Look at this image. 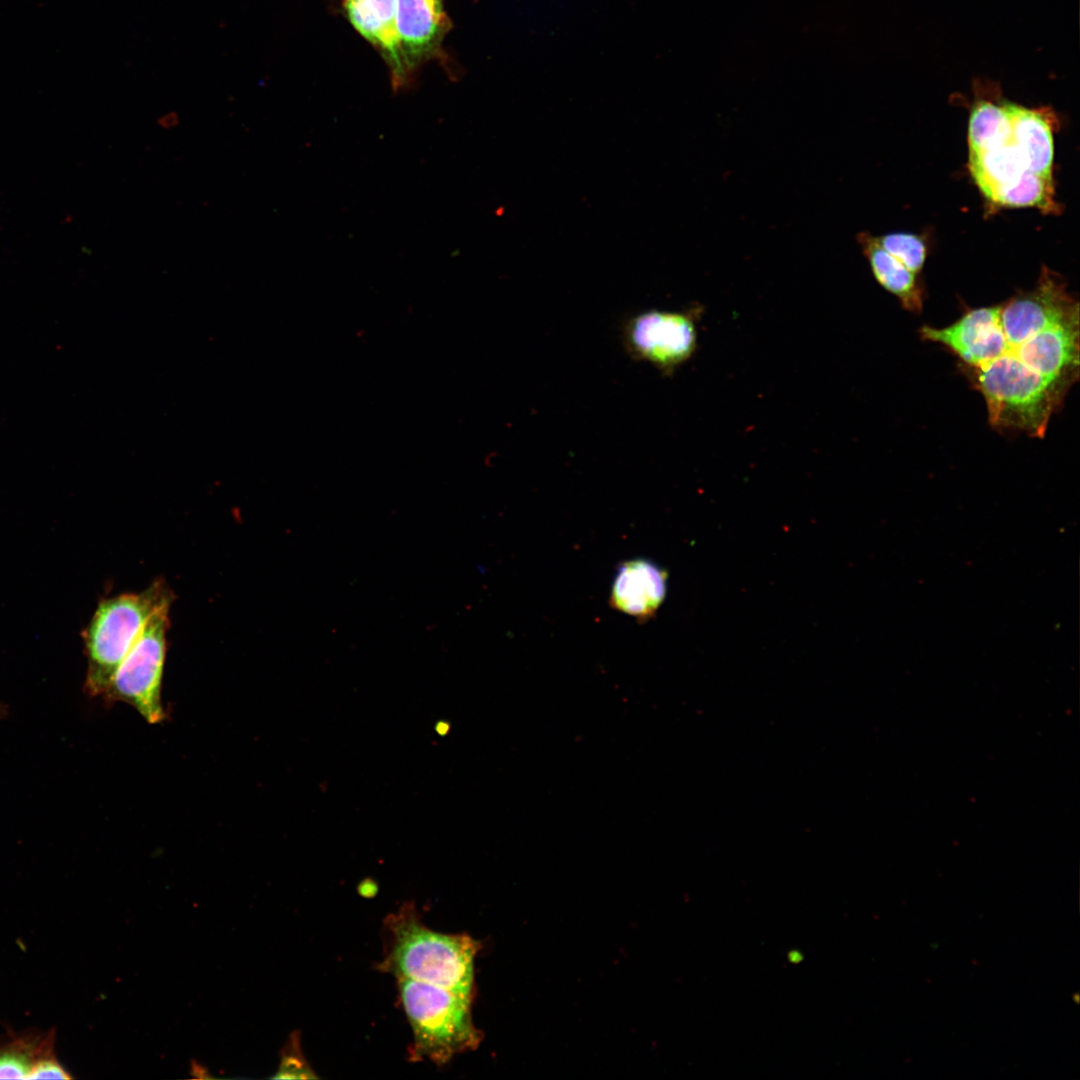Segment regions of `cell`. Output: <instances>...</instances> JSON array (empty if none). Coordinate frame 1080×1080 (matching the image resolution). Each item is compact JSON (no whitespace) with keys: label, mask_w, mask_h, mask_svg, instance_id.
Here are the masks:
<instances>
[{"label":"cell","mask_w":1080,"mask_h":1080,"mask_svg":"<svg viewBox=\"0 0 1080 1080\" xmlns=\"http://www.w3.org/2000/svg\"><path fill=\"white\" fill-rule=\"evenodd\" d=\"M1079 314L1064 281L1043 267L1032 290L919 334L957 359L993 429L1042 439L1079 380Z\"/></svg>","instance_id":"obj_1"},{"label":"cell","mask_w":1080,"mask_h":1080,"mask_svg":"<svg viewBox=\"0 0 1080 1080\" xmlns=\"http://www.w3.org/2000/svg\"><path fill=\"white\" fill-rule=\"evenodd\" d=\"M385 928L388 945L380 970L473 1000L478 941L466 934H444L428 928L410 904L389 915Z\"/></svg>","instance_id":"obj_2"},{"label":"cell","mask_w":1080,"mask_h":1080,"mask_svg":"<svg viewBox=\"0 0 1080 1080\" xmlns=\"http://www.w3.org/2000/svg\"><path fill=\"white\" fill-rule=\"evenodd\" d=\"M173 600L168 584L157 579L141 592L119 594L99 603L84 631L88 660L85 689L90 696L104 695L149 618Z\"/></svg>","instance_id":"obj_3"},{"label":"cell","mask_w":1080,"mask_h":1080,"mask_svg":"<svg viewBox=\"0 0 1080 1080\" xmlns=\"http://www.w3.org/2000/svg\"><path fill=\"white\" fill-rule=\"evenodd\" d=\"M397 982L413 1032L409 1054L414 1061L427 1059L444 1065L479 1045L482 1035L472 1020V999L410 979Z\"/></svg>","instance_id":"obj_4"},{"label":"cell","mask_w":1080,"mask_h":1080,"mask_svg":"<svg viewBox=\"0 0 1080 1080\" xmlns=\"http://www.w3.org/2000/svg\"><path fill=\"white\" fill-rule=\"evenodd\" d=\"M170 607H160L149 618L103 695L107 703L132 706L149 724L167 718L161 691Z\"/></svg>","instance_id":"obj_5"},{"label":"cell","mask_w":1080,"mask_h":1080,"mask_svg":"<svg viewBox=\"0 0 1080 1080\" xmlns=\"http://www.w3.org/2000/svg\"><path fill=\"white\" fill-rule=\"evenodd\" d=\"M622 342L633 360L647 362L668 375L694 354L697 329L688 312L652 309L626 319Z\"/></svg>","instance_id":"obj_6"},{"label":"cell","mask_w":1080,"mask_h":1080,"mask_svg":"<svg viewBox=\"0 0 1080 1080\" xmlns=\"http://www.w3.org/2000/svg\"><path fill=\"white\" fill-rule=\"evenodd\" d=\"M396 33L408 74L439 54L452 28L443 0H397Z\"/></svg>","instance_id":"obj_7"},{"label":"cell","mask_w":1080,"mask_h":1080,"mask_svg":"<svg viewBox=\"0 0 1080 1080\" xmlns=\"http://www.w3.org/2000/svg\"><path fill=\"white\" fill-rule=\"evenodd\" d=\"M667 587L668 574L655 562L644 558L627 560L614 575L610 603L628 616L647 620L663 604Z\"/></svg>","instance_id":"obj_8"},{"label":"cell","mask_w":1080,"mask_h":1080,"mask_svg":"<svg viewBox=\"0 0 1080 1080\" xmlns=\"http://www.w3.org/2000/svg\"><path fill=\"white\" fill-rule=\"evenodd\" d=\"M1011 124V141L1029 172L1053 180L1054 142L1052 126L1040 109L1004 102Z\"/></svg>","instance_id":"obj_9"},{"label":"cell","mask_w":1080,"mask_h":1080,"mask_svg":"<svg viewBox=\"0 0 1080 1080\" xmlns=\"http://www.w3.org/2000/svg\"><path fill=\"white\" fill-rule=\"evenodd\" d=\"M860 242L877 282L895 295L905 310L921 313L924 295L918 275L886 252L875 237L862 234Z\"/></svg>","instance_id":"obj_10"},{"label":"cell","mask_w":1080,"mask_h":1080,"mask_svg":"<svg viewBox=\"0 0 1080 1080\" xmlns=\"http://www.w3.org/2000/svg\"><path fill=\"white\" fill-rule=\"evenodd\" d=\"M55 1032L25 1033L0 1040V1079H30L35 1064L54 1051Z\"/></svg>","instance_id":"obj_11"},{"label":"cell","mask_w":1080,"mask_h":1080,"mask_svg":"<svg viewBox=\"0 0 1080 1080\" xmlns=\"http://www.w3.org/2000/svg\"><path fill=\"white\" fill-rule=\"evenodd\" d=\"M1010 132V120L1004 103L987 98L977 100L969 117V153H977L997 144Z\"/></svg>","instance_id":"obj_12"},{"label":"cell","mask_w":1080,"mask_h":1080,"mask_svg":"<svg viewBox=\"0 0 1080 1080\" xmlns=\"http://www.w3.org/2000/svg\"><path fill=\"white\" fill-rule=\"evenodd\" d=\"M1054 192L1053 180L1026 172L1017 181L999 188L989 201L1002 207H1036L1056 213L1059 207Z\"/></svg>","instance_id":"obj_13"},{"label":"cell","mask_w":1080,"mask_h":1080,"mask_svg":"<svg viewBox=\"0 0 1080 1080\" xmlns=\"http://www.w3.org/2000/svg\"><path fill=\"white\" fill-rule=\"evenodd\" d=\"M365 2L383 31L387 45L385 61L391 71L392 88L398 91L407 85L409 74L402 60L396 33L397 0H365Z\"/></svg>","instance_id":"obj_14"},{"label":"cell","mask_w":1080,"mask_h":1080,"mask_svg":"<svg viewBox=\"0 0 1080 1080\" xmlns=\"http://www.w3.org/2000/svg\"><path fill=\"white\" fill-rule=\"evenodd\" d=\"M876 242L909 271L919 275L927 257L924 240L915 234L890 233L875 237Z\"/></svg>","instance_id":"obj_15"},{"label":"cell","mask_w":1080,"mask_h":1080,"mask_svg":"<svg viewBox=\"0 0 1080 1080\" xmlns=\"http://www.w3.org/2000/svg\"><path fill=\"white\" fill-rule=\"evenodd\" d=\"M344 9L353 27L387 58L383 31L366 5L365 0H344Z\"/></svg>","instance_id":"obj_16"},{"label":"cell","mask_w":1080,"mask_h":1080,"mask_svg":"<svg viewBox=\"0 0 1080 1080\" xmlns=\"http://www.w3.org/2000/svg\"><path fill=\"white\" fill-rule=\"evenodd\" d=\"M272 1079L318 1078L304 1057L300 1045V1033L294 1031L280 1053L278 1069Z\"/></svg>","instance_id":"obj_17"},{"label":"cell","mask_w":1080,"mask_h":1080,"mask_svg":"<svg viewBox=\"0 0 1080 1080\" xmlns=\"http://www.w3.org/2000/svg\"><path fill=\"white\" fill-rule=\"evenodd\" d=\"M71 1075L58 1061L55 1050L44 1055L34 1066L30 1079H70Z\"/></svg>","instance_id":"obj_18"},{"label":"cell","mask_w":1080,"mask_h":1080,"mask_svg":"<svg viewBox=\"0 0 1080 1080\" xmlns=\"http://www.w3.org/2000/svg\"><path fill=\"white\" fill-rule=\"evenodd\" d=\"M448 730H449V724H448V723H446V722H444V721H440V722H438V723H437V725H436V731H437V732H438V733H439L440 735H445V734L447 733V731H448Z\"/></svg>","instance_id":"obj_19"}]
</instances>
